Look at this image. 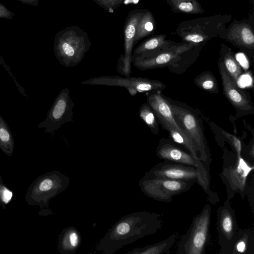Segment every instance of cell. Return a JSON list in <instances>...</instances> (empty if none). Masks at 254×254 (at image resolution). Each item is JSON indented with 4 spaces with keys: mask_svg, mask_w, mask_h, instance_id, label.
<instances>
[{
    "mask_svg": "<svg viewBox=\"0 0 254 254\" xmlns=\"http://www.w3.org/2000/svg\"><path fill=\"white\" fill-rule=\"evenodd\" d=\"M216 228L220 248L219 254H231L239 228L235 211L228 199L217 210Z\"/></svg>",
    "mask_w": 254,
    "mask_h": 254,
    "instance_id": "obj_11",
    "label": "cell"
},
{
    "mask_svg": "<svg viewBox=\"0 0 254 254\" xmlns=\"http://www.w3.org/2000/svg\"><path fill=\"white\" fill-rule=\"evenodd\" d=\"M254 254V234L250 229L238 230L231 254Z\"/></svg>",
    "mask_w": 254,
    "mask_h": 254,
    "instance_id": "obj_18",
    "label": "cell"
},
{
    "mask_svg": "<svg viewBox=\"0 0 254 254\" xmlns=\"http://www.w3.org/2000/svg\"><path fill=\"white\" fill-rule=\"evenodd\" d=\"M224 153L222 170L219 176L225 185L227 199L230 200L239 193L244 199L249 188L248 178L254 170V165L236 153Z\"/></svg>",
    "mask_w": 254,
    "mask_h": 254,
    "instance_id": "obj_4",
    "label": "cell"
},
{
    "mask_svg": "<svg viewBox=\"0 0 254 254\" xmlns=\"http://www.w3.org/2000/svg\"><path fill=\"white\" fill-rule=\"evenodd\" d=\"M154 20L150 12L143 10L137 26L134 46L141 39L149 35L154 29Z\"/></svg>",
    "mask_w": 254,
    "mask_h": 254,
    "instance_id": "obj_20",
    "label": "cell"
},
{
    "mask_svg": "<svg viewBox=\"0 0 254 254\" xmlns=\"http://www.w3.org/2000/svg\"><path fill=\"white\" fill-rule=\"evenodd\" d=\"M163 224L160 214L152 211L134 212L118 220L100 240L96 251L113 254L126 245L155 234Z\"/></svg>",
    "mask_w": 254,
    "mask_h": 254,
    "instance_id": "obj_1",
    "label": "cell"
},
{
    "mask_svg": "<svg viewBox=\"0 0 254 254\" xmlns=\"http://www.w3.org/2000/svg\"><path fill=\"white\" fill-rule=\"evenodd\" d=\"M218 67L224 95L235 108L237 116L253 113L254 106L251 96L232 80L225 70L221 58Z\"/></svg>",
    "mask_w": 254,
    "mask_h": 254,
    "instance_id": "obj_14",
    "label": "cell"
},
{
    "mask_svg": "<svg viewBox=\"0 0 254 254\" xmlns=\"http://www.w3.org/2000/svg\"><path fill=\"white\" fill-rule=\"evenodd\" d=\"M192 44L170 46L152 57L132 58V64L140 70L171 67L181 59V55L192 47Z\"/></svg>",
    "mask_w": 254,
    "mask_h": 254,
    "instance_id": "obj_13",
    "label": "cell"
},
{
    "mask_svg": "<svg viewBox=\"0 0 254 254\" xmlns=\"http://www.w3.org/2000/svg\"><path fill=\"white\" fill-rule=\"evenodd\" d=\"M138 115L153 133L155 134L159 133V130L156 117L152 109L147 103H144L140 106Z\"/></svg>",
    "mask_w": 254,
    "mask_h": 254,
    "instance_id": "obj_24",
    "label": "cell"
},
{
    "mask_svg": "<svg viewBox=\"0 0 254 254\" xmlns=\"http://www.w3.org/2000/svg\"><path fill=\"white\" fill-rule=\"evenodd\" d=\"M185 40L190 42L193 43H199L204 41V38L202 35L191 34L186 36L184 38Z\"/></svg>",
    "mask_w": 254,
    "mask_h": 254,
    "instance_id": "obj_31",
    "label": "cell"
},
{
    "mask_svg": "<svg viewBox=\"0 0 254 254\" xmlns=\"http://www.w3.org/2000/svg\"><path fill=\"white\" fill-rule=\"evenodd\" d=\"M254 183H252L250 187L249 186V188L246 194L248 195L249 202L251 205L252 211H254Z\"/></svg>",
    "mask_w": 254,
    "mask_h": 254,
    "instance_id": "obj_32",
    "label": "cell"
},
{
    "mask_svg": "<svg viewBox=\"0 0 254 254\" xmlns=\"http://www.w3.org/2000/svg\"><path fill=\"white\" fill-rule=\"evenodd\" d=\"M12 197V191L5 186L0 175V205L3 209L5 208L6 205L10 201Z\"/></svg>",
    "mask_w": 254,
    "mask_h": 254,
    "instance_id": "obj_28",
    "label": "cell"
},
{
    "mask_svg": "<svg viewBox=\"0 0 254 254\" xmlns=\"http://www.w3.org/2000/svg\"><path fill=\"white\" fill-rule=\"evenodd\" d=\"M70 183L69 178L59 171L48 172L38 177L27 189L24 199L30 205H38L45 215L54 213L49 208V201L65 190Z\"/></svg>",
    "mask_w": 254,
    "mask_h": 254,
    "instance_id": "obj_3",
    "label": "cell"
},
{
    "mask_svg": "<svg viewBox=\"0 0 254 254\" xmlns=\"http://www.w3.org/2000/svg\"><path fill=\"white\" fill-rule=\"evenodd\" d=\"M2 65V66L4 67V68L6 69V70H7V71H8V72H9L10 73H11L9 71V68L8 66V65H7L5 63H4V61H3L2 57H1V56L0 55V66Z\"/></svg>",
    "mask_w": 254,
    "mask_h": 254,
    "instance_id": "obj_34",
    "label": "cell"
},
{
    "mask_svg": "<svg viewBox=\"0 0 254 254\" xmlns=\"http://www.w3.org/2000/svg\"><path fill=\"white\" fill-rule=\"evenodd\" d=\"M100 7L107 10L109 13H113L120 7L125 0H93Z\"/></svg>",
    "mask_w": 254,
    "mask_h": 254,
    "instance_id": "obj_27",
    "label": "cell"
},
{
    "mask_svg": "<svg viewBox=\"0 0 254 254\" xmlns=\"http://www.w3.org/2000/svg\"><path fill=\"white\" fill-rule=\"evenodd\" d=\"M74 106L69 88L63 89L48 112L45 120L38 125V127L44 128L45 132L54 133L65 124L73 121Z\"/></svg>",
    "mask_w": 254,
    "mask_h": 254,
    "instance_id": "obj_10",
    "label": "cell"
},
{
    "mask_svg": "<svg viewBox=\"0 0 254 254\" xmlns=\"http://www.w3.org/2000/svg\"><path fill=\"white\" fill-rule=\"evenodd\" d=\"M91 46L87 33L79 26L73 25L56 33L54 52L62 65L70 67L81 62Z\"/></svg>",
    "mask_w": 254,
    "mask_h": 254,
    "instance_id": "obj_2",
    "label": "cell"
},
{
    "mask_svg": "<svg viewBox=\"0 0 254 254\" xmlns=\"http://www.w3.org/2000/svg\"><path fill=\"white\" fill-rule=\"evenodd\" d=\"M226 71L232 80L237 84L241 75L242 69L234 56L231 52H227L221 58Z\"/></svg>",
    "mask_w": 254,
    "mask_h": 254,
    "instance_id": "obj_22",
    "label": "cell"
},
{
    "mask_svg": "<svg viewBox=\"0 0 254 254\" xmlns=\"http://www.w3.org/2000/svg\"><path fill=\"white\" fill-rule=\"evenodd\" d=\"M211 209L205 204L199 214L193 217L188 231L183 235L178 246V254H204L210 238L209 228Z\"/></svg>",
    "mask_w": 254,
    "mask_h": 254,
    "instance_id": "obj_6",
    "label": "cell"
},
{
    "mask_svg": "<svg viewBox=\"0 0 254 254\" xmlns=\"http://www.w3.org/2000/svg\"><path fill=\"white\" fill-rule=\"evenodd\" d=\"M143 176L161 177L180 181L195 180L207 194V199L209 202L214 204L219 202L217 193L211 188L210 181L206 180L195 167L164 161L155 165L146 172Z\"/></svg>",
    "mask_w": 254,
    "mask_h": 254,
    "instance_id": "obj_7",
    "label": "cell"
},
{
    "mask_svg": "<svg viewBox=\"0 0 254 254\" xmlns=\"http://www.w3.org/2000/svg\"><path fill=\"white\" fill-rule=\"evenodd\" d=\"M15 14L9 10L4 4L0 3V19L13 20Z\"/></svg>",
    "mask_w": 254,
    "mask_h": 254,
    "instance_id": "obj_30",
    "label": "cell"
},
{
    "mask_svg": "<svg viewBox=\"0 0 254 254\" xmlns=\"http://www.w3.org/2000/svg\"><path fill=\"white\" fill-rule=\"evenodd\" d=\"M169 46V43L164 40V36L152 37L144 41L132 51V58L152 57Z\"/></svg>",
    "mask_w": 254,
    "mask_h": 254,
    "instance_id": "obj_17",
    "label": "cell"
},
{
    "mask_svg": "<svg viewBox=\"0 0 254 254\" xmlns=\"http://www.w3.org/2000/svg\"><path fill=\"white\" fill-rule=\"evenodd\" d=\"M174 117L196 147L199 160L208 173L211 162V154L198 118L190 110L167 98Z\"/></svg>",
    "mask_w": 254,
    "mask_h": 254,
    "instance_id": "obj_5",
    "label": "cell"
},
{
    "mask_svg": "<svg viewBox=\"0 0 254 254\" xmlns=\"http://www.w3.org/2000/svg\"><path fill=\"white\" fill-rule=\"evenodd\" d=\"M195 180L180 181L161 177H143L138 185L141 191L152 199L170 203L174 196L189 191Z\"/></svg>",
    "mask_w": 254,
    "mask_h": 254,
    "instance_id": "obj_8",
    "label": "cell"
},
{
    "mask_svg": "<svg viewBox=\"0 0 254 254\" xmlns=\"http://www.w3.org/2000/svg\"><path fill=\"white\" fill-rule=\"evenodd\" d=\"M14 141L7 124L0 115V149L6 155H13Z\"/></svg>",
    "mask_w": 254,
    "mask_h": 254,
    "instance_id": "obj_21",
    "label": "cell"
},
{
    "mask_svg": "<svg viewBox=\"0 0 254 254\" xmlns=\"http://www.w3.org/2000/svg\"><path fill=\"white\" fill-rule=\"evenodd\" d=\"M26 4H29L32 6H37L39 4V0H17Z\"/></svg>",
    "mask_w": 254,
    "mask_h": 254,
    "instance_id": "obj_33",
    "label": "cell"
},
{
    "mask_svg": "<svg viewBox=\"0 0 254 254\" xmlns=\"http://www.w3.org/2000/svg\"><path fill=\"white\" fill-rule=\"evenodd\" d=\"M194 83L201 89L212 93L218 92L217 80L213 74L207 71H204L195 77Z\"/></svg>",
    "mask_w": 254,
    "mask_h": 254,
    "instance_id": "obj_23",
    "label": "cell"
},
{
    "mask_svg": "<svg viewBox=\"0 0 254 254\" xmlns=\"http://www.w3.org/2000/svg\"><path fill=\"white\" fill-rule=\"evenodd\" d=\"M222 133L228 140L233 147L236 155H242V143L241 140L236 136L222 130Z\"/></svg>",
    "mask_w": 254,
    "mask_h": 254,
    "instance_id": "obj_29",
    "label": "cell"
},
{
    "mask_svg": "<svg viewBox=\"0 0 254 254\" xmlns=\"http://www.w3.org/2000/svg\"><path fill=\"white\" fill-rule=\"evenodd\" d=\"M81 244V236L74 226L65 228L58 235L57 249L62 254H74Z\"/></svg>",
    "mask_w": 254,
    "mask_h": 254,
    "instance_id": "obj_16",
    "label": "cell"
},
{
    "mask_svg": "<svg viewBox=\"0 0 254 254\" xmlns=\"http://www.w3.org/2000/svg\"><path fill=\"white\" fill-rule=\"evenodd\" d=\"M79 83L82 85H105L125 88L133 97L138 93L160 91L166 85L162 82L147 77L105 75L91 77Z\"/></svg>",
    "mask_w": 254,
    "mask_h": 254,
    "instance_id": "obj_9",
    "label": "cell"
},
{
    "mask_svg": "<svg viewBox=\"0 0 254 254\" xmlns=\"http://www.w3.org/2000/svg\"><path fill=\"white\" fill-rule=\"evenodd\" d=\"M157 156L160 159L192 166L197 168L204 178L210 181V174L202 163L195 159L189 152L175 145L168 140L161 139L156 151Z\"/></svg>",
    "mask_w": 254,
    "mask_h": 254,
    "instance_id": "obj_15",
    "label": "cell"
},
{
    "mask_svg": "<svg viewBox=\"0 0 254 254\" xmlns=\"http://www.w3.org/2000/svg\"><path fill=\"white\" fill-rule=\"evenodd\" d=\"M234 39L240 45L253 49L254 44V35L250 28L244 26L239 30V34H235Z\"/></svg>",
    "mask_w": 254,
    "mask_h": 254,
    "instance_id": "obj_25",
    "label": "cell"
},
{
    "mask_svg": "<svg viewBox=\"0 0 254 254\" xmlns=\"http://www.w3.org/2000/svg\"><path fill=\"white\" fill-rule=\"evenodd\" d=\"M144 10L133 9L130 11L126 19L123 33L124 54L121 55L117 64V71L125 77L130 76L132 54L134 39L137 24Z\"/></svg>",
    "mask_w": 254,
    "mask_h": 254,
    "instance_id": "obj_12",
    "label": "cell"
},
{
    "mask_svg": "<svg viewBox=\"0 0 254 254\" xmlns=\"http://www.w3.org/2000/svg\"><path fill=\"white\" fill-rule=\"evenodd\" d=\"M177 234H173L165 239L141 248H136L125 254H169L170 250L175 244Z\"/></svg>",
    "mask_w": 254,
    "mask_h": 254,
    "instance_id": "obj_19",
    "label": "cell"
},
{
    "mask_svg": "<svg viewBox=\"0 0 254 254\" xmlns=\"http://www.w3.org/2000/svg\"><path fill=\"white\" fill-rule=\"evenodd\" d=\"M173 3L178 9L185 12H198L199 7L194 0H173Z\"/></svg>",
    "mask_w": 254,
    "mask_h": 254,
    "instance_id": "obj_26",
    "label": "cell"
}]
</instances>
